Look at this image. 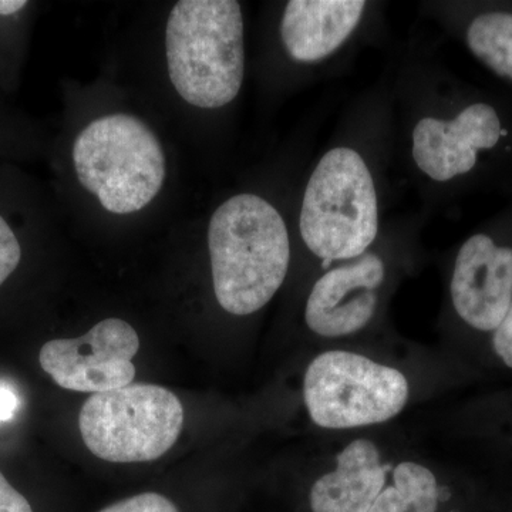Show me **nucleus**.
I'll return each instance as SVG.
<instances>
[{
    "instance_id": "nucleus-1",
    "label": "nucleus",
    "mask_w": 512,
    "mask_h": 512,
    "mask_svg": "<svg viewBox=\"0 0 512 512\" xmlns=\"http://www.w3.org/2000/svg\"><path fill=\"white\" fill-rule=\"evenodd\" d=\"M396 124L389 70L342 110L303 174L293 235L312 276L376 244L396 195Z\"/></svg>"
},
{
    "instance_id": "nucleus-2",
    "label": "nucleus",
    "mask_w": 512,
    "mask_h": 512,
    "mask_svg": "<svg viewBox=\"0 0 512 512\" xmlns=\"http://www.w3.org/2000/svg\"><path fill=\"white\" fill-rule=\"evenodd\" d=\"M386 69L399 173L433 217L510 133L497 106L461 93L423 37L400 43Z\"/></svg>"
},
{
    "instance_id": "nucleus-3",
    "label": "nucleus",
    "mask_w": 512,
    "mask_h": 512,
    "mask_svg": "<svg viewBox=\"0 0 512 512\" xmlns=\"http://www.w3.org/2000/svg\"><path fill=\"white\" fill-rule=\"evenodd\" d=\"M262 192L229 195L208 221L212 289L222 311L245 318L265 308L291 271L295 210Z\"/></svg>"
},
{
    "instance_id": "nucleus-4",
    "label": "nucleus",
    "mask_w": 512,
    "mask_h": 512,
    "mask_svg": "<svg viewBox=\"0 0 512 512\" xmlns=\"http://www.w3.org/2000/svg\"><path fill=\"white\" fill-rule=\"evenodd\" d=\"M431 215L423 210L394 215L365 254L329 266L311 278L302 319L312 335L346 339L382 318L390 296L423 258V229Z\"/></svg>"
},
{
    "instance_id": "nucleus-5",
    "label": "nucleus",
    "mask_w": 512,
    "mask_h": 512,
    "mask_svg": "<svg viewBox=\"0 0 512 512\" xmlns=\"http://www.w3.org/2000/svg\"><path fill=\"white\" fill-rule=\"evenodd\" d=\"M165 57L175 92L190 106L204 110L232 106L247 76L242 3H175L165 26Z\"/></svg>"
},
{
    "instance_id": "nucleus-6",
    "label": "nucleus",
    "mask_w": 512,
    "mask_h": 512,
    "mask_svg": "<svg viewBox=\"0 0 512 512\" xmlns=\"http://www.w3.org/2000/svg\"><path fill=\"white\" fill-rule=\"evenodd\" d=\"M380 0H288L275 18L276 52L291 86L340 79L369 47L389 40Z\"/></svg>"
},
{
    "instance_id": "nucleus-7",
    "label": "nucleus",
    "mask_w": 512,
    "mask_h": 512,
    "mask_svg": "<svg viewBox=\"0 0 512 512\" xmlns=\"http://www.w3.org/2000/svg\"><path fill=\"white\" fill-rule=\"evenodd\" d=\"M72 157L79 183L111 214L144 210L167 177L161 141L131 114H107L87 124L74 140Z\"/></svg>"
},
{
    "instance_id": "nucleus-8",
    "label": "nucleus",
    "mask_w": 512,
    "mask_h": 512,
    "mask_svg": "<svg viewBox=\"0 0 512 512\" xmlns=\"http://www.w3.org/2000/svg\"><path fill=\"white\" fill-rule=\"evenodd\" d=\"M409 399L410 384L402 370L349 350L320 353L303 376V402L320 429L386 423L403 412Z\"/></svg>"
},
{
    "instance_id": "nucleus-9",
    "label": "nucleus",
    "mask_w": 512,
    "mask_h": 512,
    "mask_svg": "<svg viewBox=\"0 0 512 512\" xmlns=\"http://www.w3.org/2000/svg\"><path fill=\"white\" fill-rule=\"evenodd\" d=\"M184 424L180 399L156 384H128L90 396L79 429L90 453L110 463H147L173 448Z\"/></svg>"
},
{
    "instance_id": "nucleus-10",
    "label": "nucleus",
    "mask_w": 512,
    "mask_h": 512,
    "mask_svg": "<svg viewBox=\"0 0 512 512\" xmlns=\"http://www.w3.org/2000/svg\"><path fill=\"white\" fill-rule=\"evenodd\" d=\"M447 305L454 322L487 345L512 305V242L493 232L468 237L448 268Z\"/></svg>"
},
{
    "instance_id": "nucleus-11",
    "label": "nucleus",
    "mask_w": 512,
    "mask_h": 512,
    "mask_svg": "<svg viewBox=\"0 0 512 512\" xmlns=\"http://www.w3.org/2000/svg\"><path fill=\"white\" fill-rule=\"evenodd\" d=\"M140 349L136 330L124 320H101L86 335L55 339L40 349L39 362L62 389L106 393L131 384L134 356Z\"/></svg>"
},
{
    "instance_id": "nucleus-12",
    "label": "nucleus",
    "mask_w": 512,
    "mask_h": 512,
    "mask_svg": "<svg viewBox=\"0 0 512 512\" xmlns=\"http://www.w3.org/2000/svg\"><path fill=\"white\" fill-rule=\"evenodd\" d=\"M387 470L372 440L350 441L336 456L335 468L312 485V512H369L387 485Z\"/></svg>"
},
{
    "instance_id": "nucleus-13",
    "label": "nucleus",
    "mask_w": 512,
    "mask_h": 512,
    "mask_svg": "<svg viewBox=\"0 0 512 512\" xmlns=\"http://www.w3.org/2000/svg\"><path fill=\"white\" fill-rule=\"evenodd\" d=\"M420 16L460 36L478 62L512 82V10L481 9L464 13L457 3L426 0L417 5Z\"/></svg>"
},
{
    "instance_id": "nucleus-14",
    "label": "nucleus",
    "mask_w": 512,
    "mask_h": 512,
    "mask_svg": "<svg viewBox=\"0 0 512 512\" xmlns=\"http://www.w3.org/2000/svg\"><path fill=\"white\" fill-rule=\"evenodd\" d=\"M440 485L429 467L403 461L394 467L393 483L386 485L369 512H437Z\"/></svg>"
},
{
    "instance_id": "nucleus-15",
    "label": "nucleus",
    "mask_w": 512,
    "mask_h": 512,
    "mask_svg": "<svg viewBox=\"0 0 512 512\" xmlns=\"http://www.w3.org/2000/svg\"><path fill=\"white\" fill-rule=\"evenodd\" d=\"M477 419L485 434L505 439L512 447V392L478 406Z\"/></svg>"
},
{
    "instance_id": "nucleus-16",
    "label": "nucleus",
    "mask_w": 512,
    "mask_h": 512,
    "mask_svg": "<svg viewBox=\"0 0 512 512\" xmlns=\"http://www.w3.org/2000/svg\"><path fill=\"white\" fill-rule=\"evenodd\" d=\"M485 355L495 366L512 372V305L501 325L488 339Z\"/></svg>"
},
{
    "instance_id": "nucleus-17",
    "label": "nucleus",
    "mask_w": 512,
    "mask_h": 512,
    "mask_svg": "<svg viewBox=\"0 0 512 512\" xmlns=\"http://www.w3.org/2000/svg\"><path fill=\"white\" fill-rule=\"evenodd\" d=\"M22 259L19 239L8 221L0 215V286L16 271Z\"/></svg>"
},
{
    "instance_id": "nucleus-18",
    "label": "nucleus",
    "mask_w": 512,
    "mask_h": 512,
    "mask_svg": "<svg viewBox=\"0 0 512 512\" xmlns=\"http://www.w3.org/2000/svg\"><path fill=\"white\" fill-rule=\"evenodd\" d=\"M99 512H180L173 501L157 493H144L121 500Z\"/></svg>"
},
{
    "instance_id": "nucleus-19",
    "label": "nucleus",
    "mask_w": 512,
    "mask_h": 512,
    "mask_svg": "<svg viewBox=\"0 0 512 512\" xmlns=\"http://www.w3.org/2000/svg\"><path fill=\"white\" fill-rule=\"evenodd\" d=\"M0 512H33L32 505L0 473Z\"/></svg>"
},
{
    "instance_id": "nucleus-20",
    "label": "nucleus",
    "mask_w": 512,
    "mask_h": 512,
    "mask_svg": "<svg viewBox=\"0 0 512 512\" xmlns=\"http://www.w3.org/2000/svg\"><path fill=\"white\" fill-rule=\"evenodd\" d=\"M19 399L8 387H0V423L12 420L19 409Z\"/></svg>"
},
{
    "instance_id": "nucleus-21",
    "label": "nucleus",
    "mask_w": 512,
    "mask_h": 512,
    "mask_svg": "<svg viewBox=\"0 0 512 512\" xmlns=\"http://www.w3.org/2000/svg\"><path fill=\"white\" fill-rule=\"evenodd\" d=\"M28 6L25 0H0V16H12Z\"/></svg>"
}]
</instances>
